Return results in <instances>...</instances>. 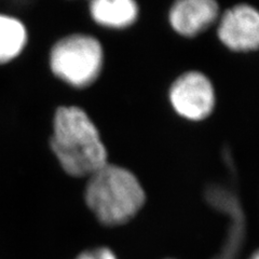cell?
I'll return each instance as SVG.
<instances>
[{"mask_svg": "<svg viewBox=\"0 0 259 259\" xmlns=\"http://www.w3.org/2000/svg\"><path fill=\"white\" fill-rule=\"evenodd\" d=\"M51 149L64 171L74 177H89L107 163L97 127L77 106H62L55 111Z\"/></svg>", "mask_w": 259, "mask_h": 259, "instance_id": "6da1fadb", "label": "cell"}, {"mask_svg": "<svg viewBox=\"0 0 259 259\" xmlns=\"http://www.w3.org/2000/svg\"><path fill=\"white\" fill-rule=\"evenodd\" d=\"M88 178L85 202L103 225L112 227L127 223L145 203L141 183L124 167L107 162Z\"/></svg>", "mask_w": 259, "mask_h": 259, "instance_id": "7a4b0ae2", "label": "cell"}, {"mask_svg": "<svg viewBox=\"0 0 259 259\" xmlns=\"http://www.w3.org/2000/svg\"><path fill=\"white\" fill-rule=\"evenodd\" d=\"M103 62V49L99 40L83 34L62 38L50 52L53 74L75 88L92 84L100 75Z\"/></svg>", "mask_w": 259, "mask_h": 259, "instance_id": "3957f363", "label": "cell"}, {"mask_svg": "<svg viewBox=\"0 0 259 259\" xmlns=\"http://www.w3.org/2000/svg\"><path fill=\"white\" fill-rule=\"evenodd\" d=\"M169 99L174 109L186 119L199 121L212 112L215 93L207 77L198 71H189L173 83Z\"/></svg>", "mask_w": 259, "mask_h": 259, "instance_id": "277c9868", "label": "cell"}, {"mask_svg": "<svg viewBox=\"0 0 259 259\" xmlns=\"http://www.w3.org/2000/svg\"><path fill=\"white\" fill-rule=\"evenodd\" d=\"M222 42L234 51L259 49V12L247 5H239L227 11L218 25Z\"/></svg>", "mask_w": 259, "mask_h": 259, "instance_id": "5b68a950", "label": "cell"}, {"mask_svg": "<svg viewBox=\"0 0 259 259\" xmlns=\"http://www.w3.org/2000/svg\"><path fill=\"white\" fill-rule=\"evenodd\" d=\"M218 18V5L213 0H182L169 11V22L178 34L194 36Z\"/></svg>", "mask_w": 259, "mask_h": 259, "instance_id": "8992f818", "label": "cell"}, {"mask_svg": "<svg viewBox=\"0 0 259 259\" xmlns=\"http://www.w3.org/2000/svg\"><path fill=\"white\" fill-rule=\"evenodd\" d=\"M90 12L101 25L122 28L136 20L139 8L132 0H95L91 3Z\"/></svg>", "mask_w": 259, "mask_h": 259, "instance_id": "52a82bcc", "label": "cell"}, {"mask_svg": "<svg viewBox=\"0 0 259 259\" xmlns=\"http://www.w3.org/2000/svg\"><path fill=\"white\" fill-rule=\"evenodd\" d=\"M26 44L25 25L13 16L0 14V65L18 58Z\"/></svg>", "mask_w": 259, "mask_h": 259, "instance_id": "ba28073f", "label": "cell"}, {"mask_svg": "<svg viewBox=\"0 0 259 259\" xmlns=\"http://www.w3.org/2000/svg\"><path fill=\"white\" fill-rule=\"evenodd\" d=\"M76 259H117L111 250L107 247H99L85 250Z\"/></svg>", "mask_w": 259, "mask_h": 259, "instance_id": "9c48e42d", "label": "cell"}, {"mask_svg": "<svg viewBox=\"0 0 259 259\" xmlns=\"http://www.w3.org/2000/svg\"><path fill=\"white\" fill-rule=\"evenodd\" d=\"M249 259H259V249H257L256 252L252 256H250Z\"/></svg>", "mask_w": 259, "mask_h": 259, "instance_id": "30bf717a", "label": "cell"}]
</instances>
